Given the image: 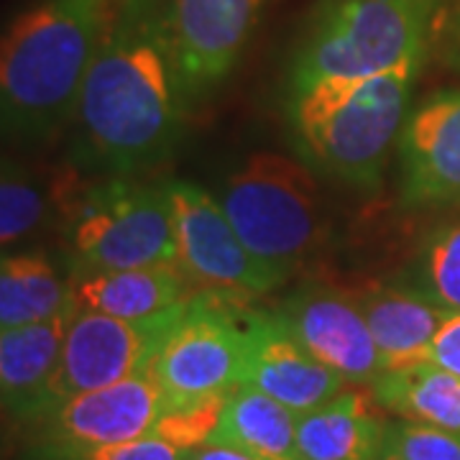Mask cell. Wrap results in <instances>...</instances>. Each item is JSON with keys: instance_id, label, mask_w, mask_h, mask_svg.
Segmentation results:
<instances>
[{"instance_id": "cell-1", "label": "cell", "mask_w": 460, "mask_h": 460, "mask_svg": "<svg viewBox=\"0 0 460 460\" xmlns=\"http://www.w3.org/2000/svg\"><path fill=\"white\" fill-rule=\"evenodd\" d=\"M187 102L169 3L115 0L75 111L84 156L113 174L162 162Z\"/></svg>"}, {"instance_id": "cell-2", "label": "cell", "mask_w": 460, "mask_h": 460, "mask_svg": "<svg viewBox=\"0 0 460 460\" xmlns=\"http://www.w3.org/2000/svg\"><path fill=\"white\" fill-rule=\"evenodd\" d=\"M115 0H41L0 36V128L47 136L75 115Z\"/></svg>"}, {"instance_id": "cell-3", "label": "cell", "mask_w": 460, "mask_h": 460, "mask_svg": "<svg viewBox=\"0 0 460 460\" xmlns=\"http://www.w3.org/2000/svg\"><path fill=\"white\" fill-rule=\"evenodd\" d=\"M420 69L422 59H411L368 77L323 80L289 93L296 144L307 159L345 184H376L407 123Z\"/></svg>"}, {"instance_id": "cell-4", "label": "cell", "mask_w": 460, "mask_h": 460, "mask_svg": "<svg viewBox=\"0 0 460 460\" xmlns=\"http://www.w3.org/2000/svg\"><path fill=\"white\" fill-rule=\"evenodd\" d=\"M440 0H323L299 41L289 93L422 59Z\"/></svg>"}, {"instance_id": "cell-5", "label": "cell", "mask_w": 460, "mask_h": 460, "mask_svg": "<svg viewBox=\"0 0 460 460\" xmlns=\"http://www.w3.org/2000/svg\"><path fill=\"white\" fill-rule=\"evenodd\" d=\"M243 246L287 281L328 238L325 208L310 169L274 151L248 156L217 195Z\"/></svg>"}, {"instance_id": "cell-6", "label": "cell", "mask_w": 460, "mask_h": 460, "mask_svg": "<svg viewBox=\"0 0 460 460\" xmlns=\"http://www.w3.org/2000/svg\"><path fill=\"white\" fill-rule=\"evenodd\" d=\"M72 271H118L177 261L166 184L115 180L84 192L69 226Z\"/></svg>"}, {"instance_id": "cell-7", "label": "cell", "mask_w": 460, "mask_h": 460, "mask_svg": "<svg viewBox=\"0 0 460 460\" xmlns=\"http://www.w3.org/2000/svg\"><path fill=\"white\" fill-rule=\"evenodd\" d=\"M251 299L202 289L159 345L151 374L166 404L228 396L241 386L251 341Z\"/></svg>"}, {"instance_id": "cell-8", "label": "cell", "mask_w": 460, "mask_h": 460, "mask_svg": "<svg viewBox=\"0 0 460 460\" xmlns=\"http://www.w3.org/2000/svg\"><path fill=\"white\" fill-rule=\"evenodd\" d=\"M184 307L151 320H120L93 310H75L66 323L59 363L41 414L69 396L95 392L146 371Z\"/></svg>"}, {"instance_id": "cell-9", "label": "cell", "mask_w": 460, "mask_h": 460, "mask_svg": "<svg viewBox=\"0 0 460 460\" xmlns=\"http://www.w3.org/2000/svg\"><path fill=\"white\" fill-rule=\"evenodd\" d=\"M169 195L177 226V263L199 292L256 299L284 284L243 246L215 195L192 181H169Z\"/></svg>"}, {"instance_id": "cell-10", "label": "cell", "mask_w": 460, "mask_h": 460, "mask_svg": "<svg viewBox=\"0 0 460 460\" xmlns=\"http://www.w3.org/2000/svg\"><path fill=\"white\" fill-rule=\"evenodd\" d=\"M162 411L164 394L148 366L146 371L118 384L69 396L36 417L31 425L39 428V440L49 460H62L84 450L146 438Z\"/></svg>"}, {"instance_id": "cell-11", "label": "cell", "mask_w": 460, "mask_h": 460, "mask_svg": "<svg viewBox=\"0 0 460 460\" xmlns=\"http://www.w3.org/2000/svg\"><path fill=\"white\" fill-rule=\"evenodd\" d=\"M277 314L296 343L348 384L374 386L384 374L378 348L353 292L317 284L302 287L281 302Z\"/></svg>"}, {"instance_id": "cell-12", "label": "cell", "mask_w": 460, "mask_h": 460, "mask_svg": "<svg viewBox=\"0 0 460 460\" xmlns=\"http://www.w3.org/2000/svg\"><path fill=\"white\" fill-rule=\"evenodd\" d=\"M269 0H169L187 98H205L238 65Z\"/></svg>"}, {"instance_id": "cell-13", "label": "cell", "mask_w": 460, "mask_h": 460, "mask_svg": "<svg viewBox=\"0 0 460 460\" xmlns=\"http://www.w3.org/2000/svg\"><path fill=\"white\" fill-rule=\"evenodd\" d=\"M338 371L320 363L284 328L277 310H253L241 386L271 396L296 417L323 407L345 389Z\"/></svg>"}, {"instance_id": "cell-14", "label": "cell", "mask_w": 460, "mask_h": 460, "mask_svg": "<svg viewBox=\"0 0 460 460\" xmlns=\"http://www.w3.org/2000/svg\"><path fill=\"white\" fill-rule=\"evenodd\" d=\"M399 156L404 202H460V90L429 98L407 118Z\"/></svg>"}, {"instance_id": "cell-15", "label": "cell", "mask_w": 460, "mask_h": 460, "mask_svg": "<svg viewBox=\"0 0 460 460\" xmlns=\"http://www.w3.org/2000/svg\"><path fill=\"white\" fill-rule=\"evenodd\" d=\"M386 371L428 363V350L447 310L411 281H371L353 292Z\"/></svg>"}, {"instance_id": "cell-16", "label": "cell", "mask_w": 460, "mask_h": 460, "mask_svg": "<svg viewBox=\"0 0 460 460\" xmlns=\"http://www.w3.org/2000/svg\"><path fill=\"white\" fill-rule=\"evenodd\" d=\"M198 292L177 261L118 271H72L75 307L120 320H151L174 313Z\"/></svg>"}, {"instance_id": "cell-17", "label": "cell", "mask_w": 460, "mask_h": 460, "mask_svg": "<svg viewBox=\"0 0 460 460\" xmlns=\"http://www.w3.org/2000/svg\"><path fill=\"white\" fill-rule=\"evenodd\" d=\"M69 317L0 330V407L21 422L44 410Z\"/></svg>"}, {"instance_id": "cell-18", "label": "cell", "mask_w": 460, "mask_h": 460, "mask_svg": "<svg viewBox=\"0 0 460 460\" xmlns=\"http://www.w3.org/2000/svg\"><path fill=\"white\" fill-rule=\"evenodd\" d=\"M361 389H343L323 407L296 420L305 460H376L386 443V422Z\"/></svg>"}, {"instance_id": "cell-19", "label": "cell", "mask_w": 460, "mask_h": 460, "mask_svg": "<svg viewBox=\"0 0 460 460\" xmlns=\"http://www.w3.org/2000/svg\"><path fill=\"white\" fill-rule=\"evenodd\" d=\"M72 277L44 253L0 256V330L49 323L75 313Z\"/></svg>"}, {"instance_id": "cell-20", "label": "cell", "mask_w": 460, "mask_h": 460, "mask_svg": "<svg viewBox=\"0 0 460 460\" xmlns=\"http://www.w3.org/2000/svg\"><path fill=\"white\" fill-rule=\"evenodd\" d=\"M295 411L251 386L233 389L210 443L243 447L261 460H305L296 440Z\"/></svg>"}, {"instance_id": "cell-21", "label": "cell", "mask_w": 460, "mask_h": 460, "mask_svg": "<svg viewBox=\"0 0 460 460\" xmlns=\"http://www.w3.org/2000/svg\"><path fill=\"white\" fill-rule=\"evenodd\" d=\"M374 399L407 422L460 435V376L432 363L386 371L374 381Z\"/></svg>"}, {"instance_id": "cell-22", "label": "cell", "mask_w": 460, "mask_h": 460, "mask_svg": "<svg viewBox=\"0 0 460 460\" xmlns=\"http://www.w3.org/2000/svg\"><path fill=\"white\" fill-rule=\"evenodd\" d=\"M410 281L447 313H460V220L429 230Z\"/></svg>"}, {"instance_id": "cell-23", "label": "cell", "mask_w": 460, "mask_h": 460, "mask_svg": "<svg viewBox=\"0 0 460 460\" xmlns=\"http://www.w3.org/2000/svg\"><path fill=\"white\" fill-rule=\"evenodd\" d=\"M49 190L16 166L0 164V248L41 230L54 215Z\"/></svg>"}, {"instance_id": "cell-24", "label": "cell", "mask_w": 460, "mask_h": 460, "mask_svg": "<svg viewBox=\"0 0 460 460\" xmlns=\"http://www.w3.org/2000/svg\"><path fill=\"white\" fill-rule=\"evenodd\" d=\"M226 399L228 396H210V399L184 402V404H166L151 435L184 450H198L213 440Z\"/></svg>"}, {"instance_id": "cell-25", "label": "cell", "mask_w": 460, "mask_h": 460, "mask_svg": "<svg viewBox=\"0 0 460 460\" xmlns=\"http://www.w3.org/2000/svg\"><path fill=\"white\" fill-rule=\"evenodd\" d=\"M384 450L402 460H460V435L420 422H392Z\"/></svg>"}, {"instance_id": "cell-26", "label": "cell", "mask_w": 460, "mask_h": 460, "mask_svg": "<svg viewBox=\"0 0 460 460\" xmlns=\"http://www.w3.org/2000/svg\"><path fill=\"white\" fill-rule=\"evenodd\" d=\"M190 456H192V450H184V447L166 443L156 435H146V438L128 440V443L84 450V453L66 456L62 460H190Z\"/></svg>"}, {"instance_id": "cell-27", "label": "cell", "mask_w": 460, "mask_h": 460, "mask_svg": "<svg viewBox=\"0 0 460 460\" xmlns=\"http://www.w3.org/2000/svg\"><path fill=\"white\" fill-rule=\"evenodd\" d=\"M428 363L460 376V313L447 314L428 350Z\"/></svg>"}, {"instance_id": "cell-28", "label": "cell", "mask_w": 460, "mask_h": 460, "mask_svg": "<svg viewBox=\"0 0 460 460\" xmlns=\"http://www.w3.org/2000/svg\"><path fill=\"white\" fill-rule=\"evenodd\" d=\"M190 460H261L259 456L248 453L243 447H235L228 443H208L192 450Z\"/></svg>"}, {"instance_id": "cell-29", "label": "cell", "mask_w": 460, "mask_h": 460, "mask_svg": "<svg viewBox=\"0 0 460 460\" xmlns=\"http://www.w3.org/2000/svg\"><path fill=\"white\" fill-rule=\"evenodd\" d=\"M376 460H402V458H399V456H394V453H389V450H384V453H381Z\"/></svg>"}]
</instances>
